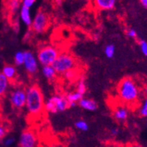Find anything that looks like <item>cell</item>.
Masks as SVG:
<instances>
[{
    "mask_svg": "<svg viewBox=\"0 0 147 147\" xmlns=\"http://www.w3.org/2000/svg\"><path fill=\"white\" fill-rule=\"evenodd\" d=\"M78 105L80 106V107H81L82 109L85 110H87V111H95V110H98V103L91 98H82L79 101H78Z\"/></svg>",
    "mask_w": 147,
    "mask_h": 147,
    "instance_id": "obj_11",
    "label": "cell"
},
{
    "mask_svg": "<svg viewBox=\"0 0 147 147\" xmlns=\"http://www.w3.org/2000/svg\"><path fill=\"white\" fill-rule=\"evenodd\" d=\"M20 6H21L20 0H8L7 2V8L9 14L11 16H15L18 13H19Z\"/></svg>",
    "mask_w": 147,
    "mask_h": 147,
    "instance_id": "obj_15",
    "label": "cell"
},
{
    "mask_svg": "<svg viewBox=\"0 0 147 147\" xmlns=\"http://www.w3.org/2000/svg\"><path fill=\"white\" fill-rule=\"evenodd\" d=\"M24 59H25V55H24V52L22 51H18L14 54V64L17 66H21L23 65L24 62Z\"/></svg>",
    "mask_w": 147,
    "mask_h": 147,
    "instance_id": "obj_20",
    "label": "cell"
},
{
    "mask_svg": "<svg viewBox=\"0 0 147 147\" xmlns=\"http://www.w3.org/2000/svg\"><path fill=\"white\" fill-rule=\"evenodd\" d=\"M30 32L31 31H29L28 32H26V34L25 36H24V38H25V39H26V41H27L28 39L31 38L32 35H31V32Z\"/></svg>",
    "mask_w": 147,
    "mask_h": 147,
    "instance_id": "obj_33",
    "label": "cell"
},
{
    "mask_svg": "<svg viewBox=\"0 0 147 147\" xmlns=\"http://www.w3.org/2000/svg\"><path fill=\"white\" fill-rule=\"evenodd\" d=\"M144 92H145V94H146V95H147V85L146 86H145V88H144Z\"/></svg>",
    "mask_w": 147,
    "mask_h": 147,
    "instance_id": "obj_36",
    "label": "cell"
},
{
    "mask_svg": "<svg viewBox=\"0 0 147 147\" xmlns=\"http://www.w3.org/2000/svg\"><path fill=\"white\" fill-rule=\"evenodd\" d=\"M50 26V16L45 11L40 10L32 19L31 30L36 34H43Z\"/></svg>",
    "mask_w": 147,
    "mask_h": 147,
    "instance_id": "obj_6",
    "label": "cell"
},
{
    "mask_svg": "<svg viewBox=\"0 0 147 147\" xmlns=\"http://www.w3.org/2000/svg\"><path fill=\"white\" fill-rule=\"evenodd\" d=\"M75 128L81 131H87L89 130V125L84 120H78L74 124Z\"/></svg>",
    "mask_w": 147,
    "mask_h": 147,
    "instance_id": "obj_23",
    "label": "cell"
},
{
    "mask_svg": "<svg viewBox=\"0 0 147 147\" xmlns=\"http://www.w3.org/2000/svg\"><path fill=\"white\" fill-rule=\"evenodd\" d=\"M41 72H42L43 76H44L47 80H49V81H53V80H54L56 78L57 74H58L52 65H42Z\"/></svg>",
    "mask_w": 147,
    "mask_h": 147,
    "instance_id": "obj_14",
    "label": "cell"
},
{
    "mask_svg": "<svg viewBox=\"0 0 147 147\" xmlns=\"http://www.w3.org/2000/svg\"><path fill=\"white\" fill-rule=\"evenodd\" d=\"M62 76L67 81L70 82V83H73V82L78 80L80 78V72L77 68H74L65 71L62 74Z\"/></svg>",
    "mask_w": 147,
    "mask_h": 147,
    "instance_id": "obj_16",
    "label": "cell"
},
{
    "mask_svg": "<svg viewBox=\"0 0 147 147\" xmlns=\"http://www.w3.org/2000/svg\"><path fill=\"white\" fill-rule=\"evenodd\" d=\"M127 35H128L129 38H135L138 34H137V32H136L135 29H129L127 31Z\"/></svg>",
    "mask_w": 147,
    "mask_h": 147,
    "instance_id": "obj_29",
    "label": "cell"
},
{
    "mask_svg": "<svg viewBox=\"0 0 147 147\" xmlns=\"http://www.w3.org/2000/svg\"><path fill=\"white\" fill-rule=\"evenodd\" d=\"M140 2L142 5H143L146 9H147V0H140Z\"/></svg>",
    "mask_w": 147,
    "mask_h": 147,
    "instance_id": "obj_32",
    "label": "cell"
},
{
    "mask_svg": "<svg viewBox=\"0 0 147 147\" xmlns=\"http://www.w3.org/2000/svg\"><path fill=\"white\" fill-rule=\"evenodd\" d=\"M58 74H63L70 69L76 68L77 61L69 53H59V56L52 65Z\"/></svg>",
    "mask_w": 147,
    "mask_h": 147,
    "instance_id": "obj_4",
    "label": "cell"
},
{
    "mask_svg": "<svg viewBox=\"0 0 147 147\" xmlns=\"http://www.w3.org/2000/svg\"><path fill=\"white\" fill-rule=\"evenodd\" d=\"M117 94L122 102L131 105L138 101L140 91L139 86L133 78H125L119 83Z\"/></svg>",
    "mask_w": 147,
    "mask_h": 147,
    "instance_id": "obj_2",
    "label": "cell"
},
{
    "mask_svg": "<svg viewBox=\"0 0 147 147\" xmlns=\"http://www.w3.org/2000/svg\"><path fill=\"white\" fill-rule=\"evenodd\" d=\"M139 114L143 117H147V98L143 101L139 110Z\"/></svg>",
    "mask_w": 147,
    "mask_h": 147,
    "instance_id": "obj_24",
    "label": "cell"
},
{
    "mask_svg": "<svg viewBox=\"0 0 147 147\" xmlns=\"http://www.w3.org/2000/svg\"><path fill=\"white\" fill-rule=\"evenodd\" d=\"M15 142V139L13 137H8V138H5V140H3V145L5 146H11Z\"/></svg>",
    "mask_w": 147,
    "mask_h": 147,
    "instance_id": "obj_25",
    "label": "cell"
},
{
    "mask_svg": "<svg viewBox=\"0 0 147 147\" xmlns=\"http://www.w3.org/2000/svg\"><path fill=\"white\" fill-rule=\"evenodd\" d=\"M55 3H56V5H60L62 4V0H54Z\"/></svg>",
    "mask_w": 147,
    "mask_h": 147,
    "instance_id": "obj_35",
    "label": "cell"
},
{
    "mask_svg": "<svg viewBox=\"0 0 147 147\" xmlns=\"http://www.w3.org/2000/svg\"><path fill=\"white\" fill-rule=\"evenodd\" d=\"M86 89H87V88H86V85L85 78L83 77L80 78L79 80H78V86H77V91L84 95L86 92Z\"/></svg>",
    "mask_w": 147,
    "mask_h": 147,
    "instance_id": "obj_21",
    "label": "cell"
},
{
    "mask_svg": "<svg viewBox=\"0 0 147 147\" xmlns=\"http://www.w3.org/2000/svg\"><path fill=\"white\" fill-rule=\"evenodd\" d=\"M113 117L119 122H124L128 117V110L123 106H119L113 110Z\"/></svg>",
    "mask_w": 147,
    "mask_h": 147,
    "instance_id": "obj_13",
    "label": "cell"
},
{
    "mask_svg": "<svg viewBox=\"0 0 147 147\" xmlns=\"http://www.w3.org/2000/svg\"><path fill=\"white\" fill-rule=\"evenodd\" d=\"M115 51H116V47L113 45L110 44L107 45L105 48V53L106 55L107 58L111 59L114 56Z\"/></svg>",
    "mask_w": 147,
    "mask_h": 147,
    "instance_id": "obj_22",
    "label": "cell"
},
{
    "mask_svg": "<svg viewBox=\"0 0 147 147\" xmlns=\"http://www.w3.org/2000/svg\"><path fill=\"white\" fill-rule=\"evenodd\" d=\"M69 108V103L66 98V95L56 94L50 97L45 102V110L52 114L65 111Z\"/></svg>",
    "mask_w": 147,
    "mask_h": 147,
    "instance_id": "obj_3",
    "label": "cell"
},
{
    "mask_svg": "<svg viewBox=\"0 0 147 147\" xmlns=\"http://www.w3.org/2000/svg\"><path fill=\"white\" fill-rule=\"evenodd\" d=\"M13 29H14V31L15 32H18L20 31V23L19 20H14V23H13Z\"/></svg>",
    "mask_w": 147,
    "mask_h": 147,
    "instance_id": "obj_30",
    "label": "cell"
},
{
    "mask_svg": "<svg viewBox=\"0 0 147 147\" xmlns=\"http://www.w3.org/2000/svg\"><path fill=\"white\" fill-rule=\"evenodd\" d=\"M19 18L24 25L26 26L27 27H31L32 18L31 16L30 8L21 5L19 11Z\"/></svg>",
    "mask_w": 147,
    "mask_h": 147,
    "instance_id": "obj_10",
    "label": "cell"
},
{
    "mask_svg": "<svg viewBox=\"0 0 147 147\" xmlns=\"http://www.w3.org/2000/svg\"><path fill=\"white\" fill-rule=\"evenodd\" d=\"M7 134V128L4 125L0 124V140L4 139Z\"/></svg>",
    "mask_w": 147,
    "mask_h": 147,
    "instance_id": "obj_28",
    "label": "cell"
},
{
    "mask_svg": "<svg viewBox=\"0 0 147 147\" xmlns=\"http://www.w3.org/2000/svg\"><path fill=\"white\" fill-rule=\"evenodd\" d=\"M119 134V130L116 128H111L110 129V135L113 136V137H116V136L118 135Z\"/></svg>",
    "mask_w": 147,
    "mask_h": 147,
    "instance_id": "obj_31",
    "label": "cell"
},
{
    "mask_svg": "<svg viewBox=\"0 0 147 147\" xmlns=\"http://www.w3.org/2000/svg\"><path fill=\"white\" fill-rule=\"evenodd\" d=\"M10 102L12 107L18 110H21L25 107L26 100V89L22 87H18L13 89L10 94Z\"/></svg>",
    "mask_w": 147,
    "mask_h": 147,
    "instance_id": "obj_7",
    "label": "cell"
},
{
    "mask_svg": "<svg viewBox=\"0 0 147 147\" xmlns=\"http://www.w3.org/2000/svg\"><path fill=\"white\" fill-rule=\"evenodd\" d=\"M140 49H141L142 53L143 55L147 56V42L146 41H140Z\"/></svg>",
    "mask_w": 147,
    "mask_h": 147,
    "instance_id": "obj_27",
    "label": "cell"
},
{
    "mask_svg": "<svg viewBox=\"0 0 147 147\" xmlns=\"http://www.w3.org/2000/svg\"><path fill=\"white\" fill-rule=\"evenodd\" d=\"M2 73L8 78L9 80H12L15 78L17 75V70L14 65H5L2 68Z\"/></svg>",
    "mask_w": 147,
    "mask_h": 147,
    "instance_id": "obj_17",
    "label": "cell"
},
{
    "mask_svg": "<svg viewBox=\"0 0 147 147\" xmlns=\"http://www.w3.org/2000/svg\"><path fill=\"white\" fill-rule=\"evenodd\" d=\"M78 103L76 102H71L69 103V107H74L77 106Z\"/></svg>",
    "mask_w": 147,
    "mask_h": 147,
    "instance_id": "obj_34",
    "label": "cell"
},
{
    "mask_svg": "<svg viewBox=\"0 0 147 147\" xmlns=\"http://www.w3.org/2000/svg\"><path fill=\"white\" fill-rule=\"evenodd\" d=\"M26 109L29 116L38 118L45 111V98L38 86L32 85L26 89Z\"/></svg>",
    "mask_w": 147,
    "mask_h": 147,
    "instance_id": "obj_1",
    "label": "cell"
},
{
    "mask_svg": "<svg viewBox=\"0 0 147 147\" xmlns=\"http://www.w3.org/2000/svg\"><path fill=\"white\" fill-rule=\"evenodd\" d=\"M116 0H94L95 8L99 11H111L115 8Z\"/></svg>",
    "mask_w": 147,
    "mask_h": 147,
    "instance_id": "obj_12",
    "label": "cell"
},
{
    "mask_svg": "<svg viewBox=\"0 0 147 147\" xmlns=\"http://www.w3.org/2000/svg\"><path fill=\"white\" fill-rule=\"evenodd\" d=\"M25 59L23 65L24 66L26 71L30 76L35 75L38 71V61L35 54L31 51H27L24 52Z\"/></svg>",
    "mask_w": 147,
    "mask_h": 147,
    "instance_id": "obj_8",
    "label": "cell"
},
{
    "mask_svg": "<svg viewBox=\"0 0 147 147\" xmlns=\"http://www.w3.org/2000/svg\"><path fill=\"white\" fill-rule=\"evenodd\" d=\"M38 145V138L32 130L26 129L21 133L19 138V146L21 147H35Z\"/></svg>",
    "mask_w": 147,
    "mask_h": 147,
    "instance_id": "obj_9",
    "label": "cell"
},
{
    "mask_svg": "<svg viewBox=\"0 0 147 147\" xmlns=\"http://www.w3.org/2000/svg\"><path fill=\"white\" fill-rule=\"evenodd\" d=\"M82 98H83V94H81L80 92H78L77 90H76L75 92H73L68 93V95H66V98H67V100H68V103H71V102L78 103V101H79Z\"/></svg>",
    "mask_w": 147,
    "mask_h": 147,
    "instance_id": "obj_19",
    "label": "cell"
},
{
    "mask_svg": "<svg viewBox=\"0 0 147 147\" xmlns=\"http://www.w3.org/2000/svg\"><path fill=\"white\" fill-rule=\"evenodd\" d=\"M35 2H36V0H22L21 5L27 8H31L35 5Z\"/></svg>",
    "mask_w": 147,
    "mask_h": 147,
    "instance_id": "obj_26",
    "label": "cell"
},
{
    "mask_svg": "<svg viewBox=\"0 0 147 147\" xmlns=\"http://www.w3.org/2000/svg\"><path fill=\"white\" fill-rule=\"evenodd\" d=\"M10 85V80L0 72V98L7 92Z\"/></svg>",
    "mask_w": 147,
    "mask_h": 147,
    "instance_id": "obj_18",
    "label": "cell"
},
{
    "mask_svg": "<svg viewBox=\"0 0 147 147\" xmlns=\"http://www.w3.org/2000/svg\"><path fill=\"white\" fill-rule=\"evenodd\" d=\"M59 54V51L56 47L45 45L38 50L37 53V59L41 65H53Z\"/></svg>",
    "mask_w": 147,
    "mask_h": 147,
    "instance_id": "obj_5",
    "label": "cell"
}]
</instances>
